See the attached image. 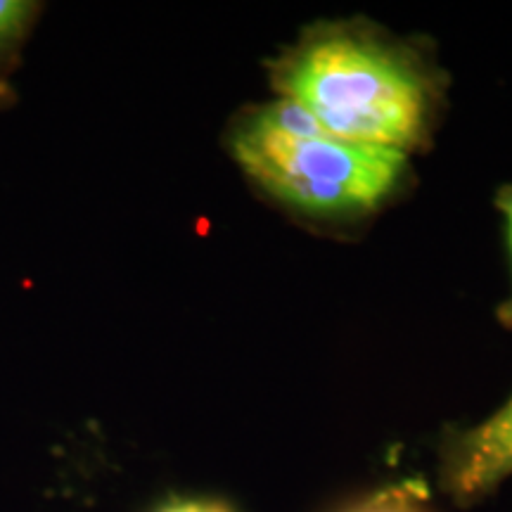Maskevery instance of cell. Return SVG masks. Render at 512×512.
Returning <instances> with one entry per match:
<instances>
[{
    "mask_svg": "<svg viewBox=\"0 0 512 512\" xmlns=\"http://www.w3.org/2000/svg\"><path fill=\"white\" fill-rule=\"evenodd\" d=\"M275 86L332 138L403 152L422 138L427 86L399 50L354 31H328L292 50Z\"/></svg>",
    "mask_w": 512,
    "mask_h": 512,
    "instance_id": "obj_1",
    "label": "cell"
},
{
    "mask_svg": "<svg viewBox=\"0 0 512 512\" xmlns=\"http://www.w3.org/2000/svg\"><path fill=\"white\" fill-rule=\"evenodd\" d=\"M242 169L271 195L311 214H351L380 204L406 155L325 133L292 102L254 114L233 136Z\"/></svg>",
    "mask_w": 512,
    "mask_h": 512,
    "instance_id": "obj_2",
    "label": "cell"
},
{
    "mask_svg": "<svg viewBox=\"0 0 512 512\" xmlns=\"http://www.w3.org/2000/svg\"><path fill=\"white\" fill-rule=\"evenodd\" d=\"M512 475V399L453 446L446 486L458 501L494 491Z\"/></svg>",
    "mask_w": 512,
    "mask_h": 512,
    "instance_id": "obj_3",
    "label": "cell"
},
{
    "mask_svg": "<svg viewBox=\"0 0 512 512\" xmlns=\"http://www.w3.org/2000/svg\"><path fill=\"white\" fill-rule=\"evenodd\" d=\"M34 3H17V0H0V53L15 46L19 36L27 29L31 15H34Z\"/></svg>",
    "mask_w": 512,
    "mask_h": 512,
    "instance_id": "obj_4",
    "label": "cell"
},
{
    "mask_svg": "<svg viewBox=\"0 0 512 512\" xmlns=\"http://www.w3.org/2000/svg\"><path fill=\"white\" fill-rule=\"evenodd\" d=\"M157 512H233V510L216 501H197V498H188V501L166 503Z\"/></svg>",
    "mask_w": 512,
    "mask_h": 512,
    "instance_id": "obj_5",
    "label": "cell"
},
{
    "mask_svg": "<svg viewBox=\"0 0 512 512\" xmlns=\"http://www.w3.org/2000/svg\"><path fill=\"white\" fill-rule=\"evenodd\" d=\"M356 512H420L413 503H408L406 498H380V501L363 505Z\"/></svg>",
    "mask_w": 512,
    "mask_h": 512,
    "instance_id": "obj_6",
    "label": "cell"
},
{
    "mask_svg": "<svg viewBox=\"0 0 512 512\" xmlns=\"http://www.w3.org/2000/svg\"><path fill=\"white\" fill-rule=\"evenodd\" d=\"M498 204H501V209L505 211V216H508V230H510V245H512V190L503 192L501 200H498Z\"/></svg>",
    "mask_w": 512,
    "mask_h": 512,
    "instance_id": "obj_7",
    "label": "cell"
},
{
    "mask_svg": "<svg viewBox=\"0 0 512 512\" xmlns=\"http://www.w3.org/2000/svg\"><path fill=\"white\" fill-rule=\"evenodd\" d=\"M501 320L505 325H512V299L501 309Z\"/></svg>",
    "mask_w": 512,
    "mask_h": 512,
    "instance_id": "obj_8",
    "label": "cell"
}]
</instances>
